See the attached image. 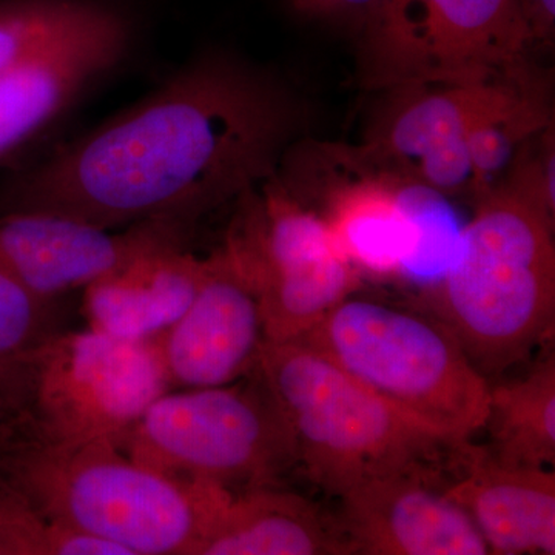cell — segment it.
Returning a JSON list of instances; mask_svg holds the SVG:
<instances>
[{"label": "cell", "instance_id": "6da1fadb", "mask_svg": "<svg viewBox=\"0 0 555 555\" xmlns=\"http://www.w3.org/2000/svg\"><path fill=\"white\" fill-rule=\"evenodd\" d=\"M302 119L301 102L273 73L228 51H203L101 126L0 171V215L195 229L278 173Z\"/></svg>", "mask_w": 555, "mask_h": 555}, {"label": "cell", "instance_id": "7a4b0ae2", "mask_svg": "<svg viewBox=\"0 0 555 555\" xmlns=\"http://www.w3.org/2000/svg\"><path fill=\"white\" fill-rule=\"evenodd\" d=\"M0 483L122 555H196L233 492L182 483L107 440H57L30 420L0 444Z\"/></svg>", "mask_w": 555, "mask_h": 555}, {"label": "cell", "instance_id": "3957f363", "mask_svg": "<svg viewBox=\"0 0 555 555\" xmlns=\"http://www.w3.org/2000/svg\"><path fill=\"white\" fill-rule=\"evenodd\" d=\"M554 225L500 182L476 198L459 257L427 288L438 320L486 378L520 363L553 334Z\"/></svg>", "mask_w": 555, "mask_h": 555}, {"label": "cell", "instance_id": "277c9868", "mask_svg": "<svg viewBox=\"0 0 555 555\" xmlns=\"http://www.w3.org/2000/svg\"><path fill=\"white\" fill-rule=\"evenodd\" d=\"M294 438L298 465L338 496L401 473H444L460 452L299 339L266 341L257 366Z\"/></svg>", "mask_w": 555, "mask_h": 555}, {"label": "cell", "instance_id": "5b68a950", "mask_svg": "<svg viewBox=\"0 0 555 555\" xmlns=\"http://www.w3.org/2000/svg\"><path fill=\"white\" fill-rule=\"evenodd\" d=\"M298 339L455 447L483 430L488 378L440 320L350 295Z\"/></svg>", "mask_w": 555, "mask_h": 555}, {"label": "cell", "instance_id": "8992f818", "mask_svg": "<svg viewBox=\"0 0 555 555\" xmlns=\"http://www.w3.org/2000/svg\"><path fill=\"white\" fill-rule=\"evenodd\" d=\"M120 448L173 480L230 492L278 485L298 465L294 438L257 369L248 382L169 390Z\"/></svg>", "mask_w": 555, "mask_h": 555}, {"label": "cell", "instance_id": "52a82bcc", "mask_svg": "<svg viewBox=\"0 0 555 555\" xmlns=\"http://www.w3.org/2000/svg\"><path fill=\"white\" fill-rule=\"evenodd\" d=\"M363 21L364 79L378 90L506 78L534 47L518 0H383Z\"/></svg>", "mask_w": 555, "mask_h": 555}, {"label": "cell", "instance_id": "ba28073f", "mask_svg": "<svg viewBox=\"0 0 555 555\" xmlns=\"http://www.w3.org/2000/svg\"><path fill=\"white\" fill-rule=\"evenodd\" d=\"M236 201L225 251L257 291L266 341L298 339L356 294L363 275L278 173Z\"/></svg>", "mask_w": 555, "mask_h": 555}, {"label": "cell", "instance_id": "9c48e42d", "mask_svg": "<svg viewBox=\"0 0 555 555\" xmlns=\"http://www.w3.org/2000/svg\"><path fill=\"white\" fill-rule=\"evenodd\" d=\"M171 390L156 341L94 328L62 331L31 363L28 420L57 440L122 443L139 418Z\"/></svg>", "mask_w": 555, "mask_h": 555}, {"label": "cell", "instance_id": "30bf717a", "mask_svg": "<svg viewBox=\"0 0 555 555\" xmlns=\"http://www.w3.org/2000/svg\"><path fill=\"white\" fill-rule=\"evenodd\" d=\"M534 75L529 67L500 79L389 89L363 142L328 152L347 166L425 185L448 198H474L467 134L481 116L513 98Z\"/></svg>", "mask_w": 555, "mask_h": 555}, {"label": "cell", "instance_id": "8fae6325", "mask_svg": "<svg viewBox=\"0 0 555 555\" xmlns=\"http://www.w3.org/2000/svg\"><path fill=\"white\" fill-rule=\"evenodd\" d=\"M134 35L129 10L107 0L89 20L0 73V171L27 158L90 90L126 64Z\"/></svg>", "mask_w": 555, "mask_h": 555}, {"label": "cell", "instance_id": "7c38bea8", "mask_svg": "<svg viewBox=\"0 0 555 555\" xmlns=\"http://www.w3.org/2000/svg\"><path fill=\"white\" fill-rule=\"evenodd\" d=\"M192 232L177 221L109 230L61 215L11 211L0 215V262L33 295L57 302L145 255L185 247Z\"/></svg>", "mask_w": 555, "mask_h": 555}, {"label": "cell", "instance_id": "4fadbf2b", "mask_svg": "<svg viewBox=\"0 0 555 555\" xmlns=\"http://www.w3.org/2000/svg\"><path fill=\"white\" fill-rule=\"evenodd\" d=\"M192 305L158 339L171 389L233 385L254 374L266 343L254 284L219 248Z\"/></svg>", "mask_w": 555, "mask_h": 555}, {"label": "cell", "instance_id": "5bb4252c", "mask_svg": "<svg viewBox=\"0 0 555 555\" xmlns=\"http://www.w3.org/2000/svg\"><path fill=\"white\" fill-rule=\"evenodd\" d=\"M443 474L372 478L339 495L335 520L350 554L485 555L483 537L444 494Z\"/></svg>", "mask_w": 555, "mask_h": 555}, {"label": "cell", "instance_id": "9a60e30c", "mask_svg": "<svg viewBox=\"0 0 555 555\" xmlns=\"http://www.w3.org/2000/svg\"><path fill=\"white\" fill-rule=\"evenodd\" d=\"M444 494L462 507L489 554H555V476L547 467L507 466L467 443Z\"/></svg>", "mask_w": 555, "mask_h": 555}, {"label": "cell", "instance_id": "2e32d148", "mask_svg": "<svg viewBox=\"0 0 555 555\" xmlns=\"http://www.w3.org/2000/svg\"><path fill=\"white\" fill-rule=\"evenodd\" d=\"M207 258L185 247L164 248L83 288L89 327L130 341H155L192 305Z\"/></svg>", "mask_w": 555, "mask_h": 555}, {"label": "cell", "instance_id": "e0dca14e", "mask_svg": "<svg viewBox=\"0 0 555 555\" xmlns=\"http://www.w3.org/2000/svg\"><path fill=\"white\" fill-rule=\"evenodd\" d=\"M350 554L335 520L306 496L278 485L233 492L196 555Z\"/></svg>", "mask_w": 555, "mask_h": 555}, {"label": "cell", "instance_id": "ac0fdd59", "mask_svg": "<svg viewBox=\"0 0 555 555\" xmlns=\"http://www.w3.org/2000/svg\"><path fill=\"white\" fill-rule=\"evenodd\" d=\"M334 160L349 175L331 185L320 214L335 246L361 275L400 278L411 250L400 179Z\"/></svg>", "mask_w": 555, "mask_h": 555}, {"label": "cell", "instance_id": "d6986e66", "mask_svg": "<svg viewBox=\"0 0 555 555\" xmlns=\"http://www.w3.org/2000/svg\"><path fill=\"white\" fill-rule=\"evenodd\" d=\"M483 429L488 454L507 466L555 463V356L547 353L524 377L489 385Z\"/></svg>", "mask_w": 555, "mask_h": 555}, {"label": "cell", "instance_id": "ffe728a7", "mask_svg": "<svg viewBox=\"0 0 555 555\" xmlns=\"http://www.w3.org/2000/svg\"><path fill=\"white\" fill-rule=\"evenodd\" d=\"M553 124L550 94L537 73L513 98L481 116L466 139L476 181L474 199L495 188L521 145Z\"/></svg>", "mask_w": 555, "mask_h": 555}, {"label": "cell", "instance_id": "44dd1931", "mask_svg": "<svg viewBox=\"0 0 555 555\" xmlns=\"http://www.w3.org/2000/svg\"><path fill=\"white\" fill-rule=\"evenodd\" d=\"M400 198L411 225V250L400 278L433 287L459 257L465 225L448 196L436 190L400 179Z\"/></svg>", "mask_w": 555, "mask_h": 555}, {"label": "cell", "instance_id": "7402d4cb", "mask_svg": "<svg viewBox=\"0 0 555 555\" xmlns=\"http://www.w3.org/2000/svg\"><path fill=\"white\" fill-rule=\"evenodd\" d=\"M62 332L54 302L33 295L0 262V374H21Z\"/></svg>", "mask_w": 555, "mask_h": 555}, {"label": "cell", "instance_id": "603a6c76", "mask_svg": "<svg viewBox=\"0 0 555 555\" xmlns=\"http://www.w3.org/2000/svg\"><path fill=\"white\" fill-rule=\"evenodd\" d=\"M0 555H122L118 547L47 517L0 483Z\"/></svg>", "mask_w": 555, "mask_h": 555}, {"label": "cell", "instance_id": "cb8c5ba5", "mask_svg": "<svg viewBox=\"0 0 555 555\" xmlns=\"http://www.w3.org/2000/svg\"><path fill=\"white\" fill-rule=\"evenodd\" d=\"M105 0H0V73L104 5Z\"/></svg>", "mask_w": 555, "mask_h": 555}, {"label": "cell", "instance_id": "d4e9b609", "mask_svg": "<svg viewBox=\"0 0 555 555\" xmlns=\"http://www.w3.org/2000/svg\"><path fill=\"white\" fill-rule=\"evenodd\" d=\"M500 182L555 221L554 124L521 145Z\"/></svg>", "mask_w": 555, "mask_h": 555}, {"label": "cell", "instance_id": "484cf974", "mask_svg": "<svg viewBox=\"0 0 555 555\" xmlns=\"http://www.w3.org/2000/svg\"><path fill=\"white\" fill-rule=\"evenodd\" d=\"M31 366L21 374H0V444L28 415Z\"/></svg>", "mask_w": 555, "mask_h": 555}, {"label": "cell", "instance_id": "4316f807", "mask_svg": "<svg viewBox=\"0 0 555 555\" xmlns=\"http://www.w3.org/2000/svg\"><path fill=\"white\" fill-rule=\"evenodd\" d=\"M532 43L550 46L555 33V0H518Z\"/></svg>", "mask_w": 555, "mask_h": 555}, {"label": "cell", "instance_id": "83f0119b", "mask_svg": "<svg viewBox=\"0 0 555 555\" xmlns=\"http://www.w3.org/2000/svg\"><path fill=\"white\" fill-rule=\"evenodd\" d=\"M292 7L306 16H343L361 14L366 17L383 0H291Z\"/></svg>", "mask_w": 555, "mask_h": 555}]
</instances>
